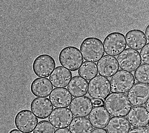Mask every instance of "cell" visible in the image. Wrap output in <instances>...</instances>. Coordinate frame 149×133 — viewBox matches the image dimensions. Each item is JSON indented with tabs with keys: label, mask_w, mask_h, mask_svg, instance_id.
<instances>
[{
	"label": "cell",
	"mask_w": 149,
	"mask_h": 133,
	"mask_svg": "<svg viewBox=\"0 0 149 133\" xmlns=\"http://www.w3.org/2000/svg\"><path fill=\"white\" fill-rule=\"evenodd\" d=\"M105 108L112 116H127L132 108V105L126 94L111 93L105 98Z\"/></svg>",
	"instance_id": "1"
},
{
	"label": "cell",
	"mask_w": 149,
	"mask_h": 133,
	"mask_svg": "<svg viewBox=\"0 0 149 133\" xmlns=\"http://www.w3.org/2000/svg\"><path fill=\"white\" fill-rule=\"evenodd\" d=\"M104 45L102 41L97 37H89L82 42L80 50L85 60L97 62L104 54Z\"/></svg>",
	"instance_id": "2"
},
{
	"label": "cell",
	"mask_w": 149,
	"mask_h": 133,
	"mask_svg": "<svg viewBox=\"0 0 149 133\" xmlns=\"http://www.w3.org/2000/svg\"><path fill=\"white\" fill-rule=\"evenodd\" d=\"M59 60L61 65L72 71L78 70L84 61L79 50L73 46L62 49L59 54Z\"/></svg>",
	"instance_id": "3"
},
{
	"label": "cell",
	"mask_w": 149,
	"mask_h": 133,
	"mask_svg": "<svg viewBox=\"0 0 149 133\" xmlns=\"http://www.w3.org/2000/svg\"><path fill=\"white\" fill-rule=\"evenodd\" d=\"M135 82L133 73L120 70L110 79L111 92L112 93H127L131 89Z\"/></svg>",
	"instance_id": "4"
},
{
	"label": "cell",
	"mask_w": 149,
	"mask_h": 133,
	"mask_svg": "<svg viewBox=\"0 0 149 133\" xmlns=\"http://www.w3.org/2000/svg\"><path fill=\"white\" fill-rule=\"evenodd\" d=\"M103 45L105 53L117 56L126 48L125 35L118 32L111 33L105 37Z\"/></svg>",
	"instance_id": "5"
},
{
	"label": "cell",
	"mask_w": 149,
	"mask_h": 133,
	"mask_svg": "<svg viewBox=\"0 0 149 133\" xmlns=\"http://www.w3.org/2000/svg\"><path fill=\"white\" fill-rule=\"evenodd\" d=\"M110 81L106 77L98 75L89 81L88 94L94 99L106 98L110 94Z\"/></svg>",
	"instance_id": "6"
},
{
	"label": "cell",
	"mask_w": 149,
	"mask_h": 133,
	"mask_svg": "<svg viewBox=\"0 0 149 133\" xmlns=\"http://www.w3.org/2000/svg\"><path fill=\"white\" fill-rule=\"evenodd\" d=\"M119 67L123 70L133 72L141 64V57L138 51L127 48L117 57Z\"/></svg>",
	"instance_id": "7"
},
{
	"label": "cell",
	"mask_w": 149,
	"mask_h": 133,
	"mask_svg": "<svg viewBox=\"0 0 149 133\" xmlns=\"http://www.w3.org/2000/svg\"><path fill=\"white\" fill-rule=\"evenodd\" d=\"M56 66L53 57L47 54H42L35 59L33 64V71L37 76L48 78L53 72Z\"/></svg>",
	"instance_id": "8"
},
{
	"label": "cell",
	"mask_w": 149,
	"mask_h": 133,
	"mask_svg": "<svg viewBox=\"0 0 149 133\" xmlns=\"http://www.w3.org/2000/svg\"><path fill=\"white\" fill-rule=\"evenodd\" d=\"M38 122V118L31 111L26 109L19 112L15 119L16 128L25 133L32 132Z\"/></svg>",
	"instance_id": "9"
},
{
	"label": "cell",
	"mask_w": 149,
	"mask_h": 133,
	"mask_svg": "<svg viewBox=\"0 0 149 133\" xmlns=\"http://www.w3.org/2000/svg\"><path fill=\"white\" fill-rule=\"evenodd\" d=\"M127 96L133 106L144 105L149 98V85L136 83L128 91Z\"/></svg>",
	"instance_id": "10"
},
{
	"label": "cell",
	"mask_w": 149,
	"mask_h": 133,
	"mask_svg": "<svg viewBox=\"0 0 149 133\" xmlns=\"http://www.w3.org/2000/svg\"><path fill=\"white\" fill-rule=\"evenodd\" d=\"M70 111L64 107L55 108L49 117V121L56 128H68L73 119Z\"/></svg>",
	"instance_id": "11"
},
{
	"label": "cell",
	"mask_w": 149,
	"mask_h": 133,
	"mask_svg": "<svg viewBox=\"0 0 149 133\" xmlns=\"http://www.w3.org/2000/svg\"><path fill=\"white\" fill-rule=\"evenodd\" d=\"M91 99L86 96L74 98L72 100L70 109L76 117H86L88 116L93 108Z\"/></svg>",
	"instance_id": "12"
},
{
	"label": "cell",
	"mask_w": 149,
	"mask_h": 133,
	"mask_svg": "<svg viewBox=\"0 0 149 133\" xmlns=\"http://www.w3.org/2000/svg\"><path fill=\"white\" fill-rule=\"evenodd\" d=\"M127 118L134 127H145L149 123V112L143 106L133 107L129 113Z\"/></svg>",
	"instance_id": "13"
},
{
	"label": "cell",
	"mask_w": 149,
	"mask_h": 133,
	"mask_svg": "<svg viewBox=\"0 0 149 133\" xmlns=\"http://www.w3.org/2000/svg\"><path fill=\"white\" fill-rule=\"evenodd\" d=\"M50 101L47 98H36L31 103V110L38 118L46 119L50 115L54 109Z\"/></svg>",
	"instance_id": "14"
},
{
	"label": "cell",
	"mask_w": 149,
	"mask_h": 133,
	"mask_svg": "<svg viewBox=\"0 0 149 133\" xmlns=\"http://www.w3.org/2000/svg\"><path fill=\"white\" fill-rule=\"evenodd\" d=\"M118 64L115 57L104 55L97 63L99 74L105 77L111 78L118 71Z\"/></svg>",
	"instance_id": "15"
},
{
	"label": "cell",
	"mask_w": 149,
	"mask_h": 133,
	"mask_svg": "<svg viewBox=\"0 0 149 133\" xmlns=\"http://www.w3.org/2000/svg\"><path fill=\"white\" fill-rule=\"evenodd\" d=\"M110 118L109 114L103 106L94 107L88 116L93 126L96 128L106 127Z\"/></svg>",
	"instance_id": "16"
},
{
	"label": "cell",
	"mask_w": 149,
	"mask_h": 133,
	"mask_svg": "<svg viewBox=\"0 0 149 133\" xmlns=\"http://www.w3.org/2000/svg\"><path fill=\"white\" fill-rule=\"evenodd\" d=\"M49 98L56 108H64L69 106L72 97L66 88H55L51 92Z\"/></svg>",
	"instance_id": "17"
},
{
	"label": "cell",
	"mask_w": 149,
	"mask_h": 133,
	"mask_svg": "<svg viewBox=\"0 0 149 133\" xmlns=\"http://www.w3.org/2000/svg\"><path fill=\"white\" fill-rule=\"evenodd\" d=\"M72 77L71 72L63 66H59L55 68L49 79L54 87L64 88L67 86Z\"/></svg>",
	"instance_id": "18"
},
{
	"label": "cell",
	"mask_w": 149,
	"mask_h": 133,
	"mask_svg": "<svg viewBox=\"0 0 149 133\" xmlns=\"http://www.w3.org/2000/svg\"><path fill=\"white\" fill-rule=\"evenodd\" d=\"M53 89L51 81L47 78H37L32 82L30 86L31 92L37 97H48Z\"/></svg>",
	"instance_id": "19"
},
{
	"label": "cell",
	"mask_w": 149,
	"mask_h": 133,
	"mask_svg": "<svg viewBox=\"0 0 149 133\" xmlns=\"http://www.w3.org/2000/svg\"><path fill=\"white\" fill-rule=\"evenodd\" d=\"M144 32L138 29L129 31L125 36L127 45L130 48L139 50L146 45L147 42Z\"/></svg>",
	"instance_id": "20"
},
{
	"label": "cell",
	"mask_w": 149,
	"mask_h": 133,
	"mask_svg": "<svg viewBox=\"0 0 149 133\" xmlns=\"http://www.w3.org/2000/svg\"><path fill=\"white\" fill-rule=\"evenodd\" d=\"M67 89L74 97L84 96L88 93V82L79 76H74L68 85Z\"/></svg>",
	"instance_id": "21"
},
{
	"label": "cell",
	"mask_w": 149,
	"mask_h": 133,
	"mask_svg": "<svg viewBox=\"0 0 149 133\" xmlns=\"http://www.w3.org/2000/svg\"><path fill=\"white\" fill-rule=\"evenodd\" d=\"M130 129L128 119L124 117L111 118L106 127L108 133H128Z\"/></svg>",
	"instance_id": "22"
},
{
	"label": "cell",
	"mask_w": 149,
	"mask_h": 133,
	"mask_svg": "<svg viewBox=\"0 0 149 133\" xmlns=\"http://www.w3.org/2000/svg\"><path fill=\"white\" fill-rule=\"evenodd\" d=\"M69 128L72 133H91L93 129L90 120L81 117L74 118Z\"/></svg>",
	"instance_id": "23"
},
{
	"label": "cell",
	"mask_w": 149,
	"mask_h": 133,
	"mask_svg": "<svg viewBox=\"0 0 149 133\" xmlns=\"http://www.w3.org/2000/svg\"><path fill=\"white\" fill-rule=\"evenodd\" d=\"M78 73L81 77L86 80H90L98 74L96 63L85 61L79 69Z\"/></svg>",
	"instance_id": "24"
},
{
	"label": "cell",
	"mask_w": 149,
	"mask_h": 133,
	"mask_svg": "<svg viewBox=\"0 0 149 133\" xmlns=\"http://www.w3.org/2000/svg\"><path fill=\"white\" fill-rule=\"evenodd\" d=\"M135 78L139 83L149 84V65L143 64L134 73Z\"/></svg>",
	"instance_id": "25"
},
{
	"label": "cell",
	"mask_w": 149,
	"mask_h": 133,
	"mask_svg": "<svg viewBox=\"0 0 149 133\" xmlns=\"http://www.w3.org/2000/svg\"><path fill=\"white\" fill-rule=\"evenodd\" d=\"M55 128L47 120L40 121L36 125L33 133H55Z\"/></svg>",
	"instance_id": "26"
},
{
	"label": "cell",
	"mask_w": 149,
	"mask_h": 133,
	"mask_svg": "<svg viewBox=\"0 0 149 133\" xmlns=\"http://www.w3.org/2000/svg\"><path fill=\"white\" fill-rule=\"evenodd\" d=\"M140 53L142 62L149 64V43L141 50Z\"/></svg>",
	"instance_id": "27"
},
{
	"label": "cell",
	"mask_w": 149,
	"mask_h": 133,
	"mask_svg": "<svg viewBox=\"0 0 149 133\" xmlns=\"http://www.w3.org/2000/svg\"><path fill=\"white\" fill-rule=\"evenodd\" d=\"M128 133H149L148 127L134 128L130 130Z\"/></svg>",
	"instance_id": "28"
},
{
	"label": "cell",
	"mask_w": 149,
	"mask_h": 133,
	"mask_svg": "<svg viewBox=\"0 0 149 133\" xmlns=\"http://www.w3.org/2000/svg\"><path fill=\"white\" fill-rule=\"evenodd\" d=\"M92 102L93 105L95 107L103 106L104 104L103 100L94 99Z\"/></svg>",
	"instance_id": "29"
},
{
	"label": "cell",
	"mask_w": 149,
	"mask_h": 133,
	"mask_svg": "<svg viewBox=\"0 0 149 133\" xmlns=\"http://www.w3.org/2000/svg\"><path fill=\"white\" fill-rule=\"evenodd\" d=\"M55 133H72L68 128L60 129L56 130Z\"/></svg>",
	"instance_id": "30"
},
{
	"label": "cell",
	"mask_w": 149,
	"mask_h": 133,
	"mask_svg": "<svg viewBox=\"0 0 149 133\" xmlns=\"http://www.w3.org/2000/svg\"><path fill=\"white\" fill-rule=\"evenodd\" d=\"M91 133H108V132L104 129L99 128L94 129Z\"/></svg>",
	"instance_id": "31"
},
{
	"label": "cell",
	"mask_w": 149,
	"mask_h": 133,
	"mask_svg": "<svg viewBox=\"0 0 149 133\" xmlns=\"http://www.w3.org/2000/svg\"><path fill=\"white\" fill-rule=\"evenodd\" d=\"M145 34L147 39L149 41V24L146 28L145 30Z\"/></svg>",
	"instance_id": "32"
},
{
	"label": "cell",
	"mask_w": 149,
	"mask_h": 133,
	"mask_svg": "<svg viewBox=\"0 0 149 133\" xmlns=\"http://www.w3.org/2000/svg\"><path fill=\"white\" fill-rule=\"evenodd\" d=\"M9 133H24L17 129H13L10 131Z\"/></svg>",
	"instance_id": "33"
},
{
	"label": "cell",
	"mask_w": 149,
	"mask_h": 133,
	"mask_svg": "<svg viewBox=\"0 0 149 133\" xmlns=\"http://www.w3.org/2000/svg\"><path fill=\"white\" fill-rule=\"evenodd\" d=\"M145 107L147 110L149 112V98L145 104Z\"/></svg>",
	"instance_id": "34"
},
{
	"label": "cell",
	"mask_w": 149,
	"mask_h": 133,
	"mask_svg": "<svg viewBox=\"0 0 149 133\" xmlns=\"http://www.w3.org/2000/svg\"><path fill=\"white\" fill-rule=\"evenodd\" d=\"M148 126H149V124H148Z\"/></svg>",
	"instance_id": "35"
}]
</instances>
